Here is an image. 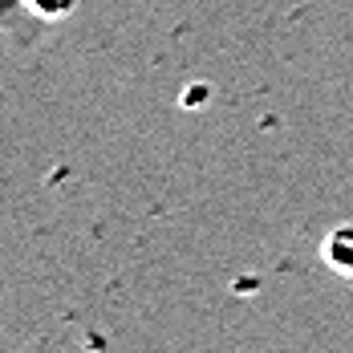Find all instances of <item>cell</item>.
Instances as JSON below:
<instances>
[{
  "label": "cell",
  "mask_w": 353,
  "mask_h": 353,
  "mask_svg": "<svg viewBox=\"0 0 353 353\" xmlns=\"http://www.w3.org/2000/svg\"><path fill=\"white\" fill-rule=\"evenodd\" d=\"M12 8H21L37 25H61L81 8V0H12Z\"/></svg>",
  "instance_id": "obj_1"
},
{
  "label": "cell",
  "mask_w": 353,
  "mask_h": 353,
  "mask_svg": "<svg viewBox=\"0 0 353 353\" xmlns=\"http://www.w3.org/2000/svg\"><path fill=\"white\" fill-rule=\"evenodd\" d=\"M321 256H325V264L337 268L341 276H353V223L333 228L329 240H325V248H321Z\"/></svg>",
  "instance_id": "obj_2"
}]
</instances>
